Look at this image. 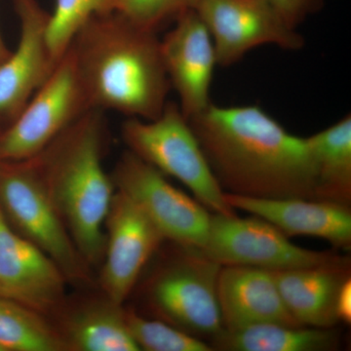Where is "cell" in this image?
I'll list each match as a JSON object with an SVG mask.
<instances>
[{
	"label": "cell",
	"instance_id": "1",
	"mask_svg": "<svg viewBox=\"0 0 351 351\" xmlns=\"http://www.w3.org/2000/svg\"><path fill=\"white\" fill-rule=\"evenodd\" d=\"M189 122L225 193L316 199L306 138L289 133L262 108L211 103Z\"/></svg>",
	"mask_w": 351,
	"mask_h": 351
},
{
	"label": "cell",
	"instance_id": "2",
	"mask_svg": "<svg viewBox=\"0 0 351 351\" xmlns=\"http://www.w3.org/2000/svg\"><path fill=\"white\" fill-rule=\"evenodd\" d=\"M69 47L89 108L144 120L161 114L172 87L156 32L114 12L87 22Z\"/></svg>",
	"mask_w": 351,
	"mask_h": 351
},
{
	"label": "cell",
	"instance_id": "3",
	"mask_svg": "<svg viewBox=\"0 0 351 351\" xmlns=\"http://www.w3.org/2000/svg\"><path fill=\"white\" fill-rule=\"evenodd\" d=\"M104 112L80 115L38 158L50 195L84 262L98 263L114 184L101 163Z\"/></svg>",
	"mask_w": 351,
	"mask_h": 351
},
{
	"label": "cell",
	"instance_id": "4",
	"mask_svg": "<svg viewBox=\"0 0 351 351\" xmlns=\"http://www.w3.org/2000/svg\"><path fill=\"white\" fill-rule=\"evenodd\" d=\"M121 134L129 152L184 184L208 211L225 216L237 215L226 203L225 191L178 104L168 101L154 119H127Z\"/></svg>",
	"mask_w": 351,
	"mask_h": 351
},
{
	"label": "cell",
	"instance_id": "5",
	"mask_svg": "<svg viewBox=\"0 0 351 351\" xmlns=\"http://www.w3.org/2000/svg\"><path fill=\"white\" fill-rule=\"evenodd\" d=\"M0 209L23 237L71 279L82 278V256L50 195L38 158L0 161Z\"/></svg>",
	"mask_w": 351,
	"mask_h": 351
},
{
	"label": "cell",
	"instance_id": "6",
	"mask_svg": "<svg viewBox=\"0 0 351 351\" xmlns=\"http://www.w3.org/2000/svg\"><path fill=\"white\" fill-rule=\"evenodd\" d=\"M179 246V258L149 284V302L165 322L196 338L211 339L223 329L218 301L221 265L200 249Z\"/></svg>",
	"mask_w": 351,
	"mask_h": 351
},
{
	"label": "cell",
	"instance_id": "7",
	"mask_svg": "<svg viewBox=\"0 0 351 351\" xmlns=\"http://www.w3.org/2000/svg\"><path fill=\"white\" fill-rule=\"evenodd\" d=\"M86 99L71 47L22 112L0 133V161L38 156L87 110Z\"/></svg>",
	"mask_w": 351,
	"mask_h": 351
},
{
	"label": "cell",
	"instance_id": "8",
	"mask_svg": "<svg viewBox=\"0 0 351 351\" xmlns=\"http://www.w3.org/2000/svg\"><path fill=\"white\" fill-rule=\"evenodd\" d=\"M112 179L117 191L142 208L164 239L204 248L212 213L172 186L160 171L128 151L120 157Z\"/></svg>",
	"mask_w": 351,
	"mask_h": 351
},
{
	"label": "cell",
	"instance_id": "9",
	"mask_svg": "<svg viewBox=\"0 0 351 351\" xmlns=\"http://www.w3.org/2000/svg\"><path fill=\"white\" fill-rule=\"evenodd\" d=\"M205 255L221 265H247L267 270L314 267L341 256L307 250L289 240L265 219L211 214Z\"/></svg>",
	"mask_w": 351,
	"mask_h": 351
},
{
	"label": "cell",
	"instance_id": "10",
	"mask_svg": "<svg viewBox=\"0 0 351 351\" xmlns=\"http://www.w3.org/2000/svg\"><path fill=\"white\" fill-rule=\"evenodd\" d=\"M195 10L210 32L219 66H232L258 46L300 50L304 44L269 0H199Z\"/></svg>",
	"mask_w": 351,
	"mask_h": 351
},
{
	"label": "cell",
	"instance_id": "11",
	"mask_svg": "<svg viewBox=\"0 0 351 351\" xmlns=\"http://www.w3.org/2000/svg\"><path fill=\"white\" fill-rule=\"evenodd\" d=\"M106 225L101 286L108 301L121 306L165 239L142 208L119 191L113 195Z\"/></svg>",
	"mask_w": 351,
	"mask_h": 351
},
{
	"label": "cell",
	"instance_id": "12",
	"mask_svg": "<svg viewBox=\"0 0 351 351\" xmlns=\"http://www.w3.org/2000/svg\"><path fill=\"white\" fill-rule=\"evenodd\" d=\"M174 23L160 40L161 52L171 87L189 119L211 104L210 89L218 60L210 32L195 9Z\"/></svg>",
	"mask_w": 351,
	"mask_h": 351
},
{
	"label": "cell",
	"instance_id": "13",
	"mask_svg": "<svg viewBox=\"0 0 351 351\" xmlns=\"http://www.w3.org/2000/svg\"><path fill=\"white\" fill-rule=\"evenodd\" d=\"M14 4L20 20L19 43L0 64V119L10 123L57 64L46 36L49 13L36 0H14Z\"/></svg>",
	"mask_w": 351,
	"mask_h": 351
},
{
	"label": "cell",
	"instance_id": "14",
	"mask_svg": "<svg viewBox=\"0 0 351 351\" xmlns=\"http://www.w3.org/2000/svg\"><path fill=\"white\" fill-rule=\"evenodd\" d=\"M64 274L54 261L14 232L0 209V290L2 297L38 313L63 299Z\"/></svg>",
	"mask_w": 351,
	"mask_h": 351
},
{
	"label": "cell",
	"instance_id": "15",
	"mask_svg": "<svg viewBox=\"0 0 351 351\" xmlns=\"http://www.w3.org/2000/svg\"><path fill=\"white\" fill-rule=\"evenodd\" d=\"M232 209L269 221L286 237L306 235L327 240L339 249H350V206L306 198H258L225 193Z\"/></svg>",
	"mask_w": 351,
	"mask_h": 351
},
{
	"label": "cell",
	"instance_id": "16",
	"mask_svg": "<svg viewBox=\"0 0 351 351\" xmlns=\"http://www.w3.org/2000/svg\"><path fill=\"white\" fill-rule=\"evenodd\" d=\"M218 301L223 329L237 330L263 323L302 326L284 304L271 270L221 265Z\"/></svg>",
	"mask_w": 351,
	"mask_h": 351
},
{
	"label": "cell",
	"instance_id": "17",
	"mask_svg": "<svg viewBox=\"0 0 351 351\" xmlns=\"http://www.w3.org/2000/svg\"><path fill=\"white\" fill-rule=\"evenodd\" d=\"M350 262L341 257L314 267L271 270L284 304L302 326H336L339 290L350 277Z\"/></svg>",
	"mask_w": 351,
	"mask_h": 351
},
{
	"label": "cell",
	"instance_id": "18",
	"mask_svg": "<svg viewBox=\"0 0 351 351\" xmlns=\"http://www.w3.org/2000/svg\"><path fill=\"white\" fill-rule=\"evenodd\" d=\"M306 141L315 174L316 199L350 206V114Z\"/></svg>",
	"mask_w": 351,
	"mask_h": 351
},
{
	"label": "cell",
	"instance_id": "19",
	"mask_svg": "<svg viewBox=\"0 0 351 351\" xmlns=\"http://www.w3.org/2000/svg\"><path fill=\"white\" fill-rule=\"evenodd\" d=\"M210 346L223 351H327L339 348V337L332 328L263 323L237 330L223 328Z\"/></svg>",
	"mask_w": 351,
	"mask_h": 351
},
{
	"label": "cell",
	"instance_id": "20",
	"mask_svg": "<svg viewBox=\"0 0 351 351\" xmlns=\"http://www.w3.org/2000/svg\"><path fill=\"white\" fill-rule=\"evenodd\" d=\"M120 306L108 301L80 311L66 330L68 345L82 351H138Z\"/></svg>",
	"mask_w": 351,
	"mask_h": 351
},
{
	"label": "cell",
	"instance_id": "21",
	"mask_svg": "<svg viewBox=\"0 0 351 351\" xmlns=\"http://www.w3.org/2000/svg\"><path fill=\"white\" fill-rule=\"evenodd\" d=\"M0 346L4 351H59L66 345L40 313L0 297Z\"/></svg>",
	"mask_w": 351,
	"mask_h": 351
},
{
	"label": "cell",
	"instance_id": "22",
	"mask_svg": "<svg viewBox=\"0 0 351 351\" xmlns=\"http://www.w3.org/2000/svg\"><path fill=\"white\" fill-rule=\"evenodd\" d=\"M120 2L121 0H55L46 32L55 62L69 49L83 25L95 17L117 12Z\"/></svg>",
	"mask_w": 351,
	"mask_h": 351
},
{
	"label": "cell",
	"instance_id": "23",
	"mask_svg": "<svg viewBox=\"0 0 351 351\" xmlns=\"http://www.w3.org/2000/svg\"><path fill=\"white\" fill-rule=\"evenodd\" d=\"M132 338L141 350L147 351H211V346L203 339L182 331L160 320H151L136 313H125Z\"/></svg>",
	"mask_w": 351,
	"mask_h": 351
},
{
	"label": "cell",
	"instance_id": "24",
	"mask_svg": "<svg viewBox=\"0 0 351 351\" xmlns=\"http://www.w3.org/2000/svg\"><path fill=\"white\" fill-rule=\"evenodd\" d=\"M199 0H121L119 11L141 27L157 32L180 15L195 9Z\"/></svg>",
	"mask_w": 351,
	"mask_h": 351
},
{
	"label": "cell",
	"instance_id": "25",
	"mask_svg": "<svg viewBox=\"0 0 351 351\" xmlns=\"http://www.w3.org/2000/svg\"><path fill=\"white\" fill-rule=\"evenodd\" d=\"M289 25L297 29L308 16L317 12L324 0H269Z\"/></svg>",
	"mask_w": 351,
	"mask_h": 351
},
{
	"label": "cell",
	"instance_id": "26",
	"mask_svg": "<svg viewBox=\"0 0 351 351\" xmlns=\"http://www.w3.org/2000/svg\"><path fill=\"white\" fill-rule=\"evenodd\" d=\"M336 314L339 322H351V278L346 279L339 290L336 302Z\"/></svg>",
	"mask_w": 351,
	"mask_h": 351
},
{
	"label": "cell",
	"instance_id": "27",
	"mask_svg": "<svg viewBox=\"0 0 351 351\" xmlns=\"http://www.w3.org/2000/svg\"><path fill=\"white\" fill-rule=\"evenodd\" d=\"M10 51L7 48L4 39L2 38L1 32H0V64L8 57V55L10 54Z\"/></svg>",
	"mask_w": 351,
	"mask_h": 351
},
{
	"label": "cell",
	"instance_id": "28",
	"mask_svg": "<svg viewBox=\"0 0 351 351\" xmlns=\"http://www.w3.org/2000/svg\"><path fill=\"white\" fill-rule=\"evenodd\" d=\"M0 351H4L3 348H2L1 346H0Z\"/></svg>",
	"mask_w": 351,
	"mask_h": 351
},
{
	"label": "cell",
	"instance_id": "29",
	"mask_svg": "<svg viewBox=\"0 0 351 351\" xmlns=\"http://www.w3.org/2000/svg\"><path fill=\"white\" fill-rule=\"evenodd\" d=\"M0 297H2L1 290H0Z\"/></svg>",
	"mask_w": 351,
	"mask_h": 351
}]
</instances>
